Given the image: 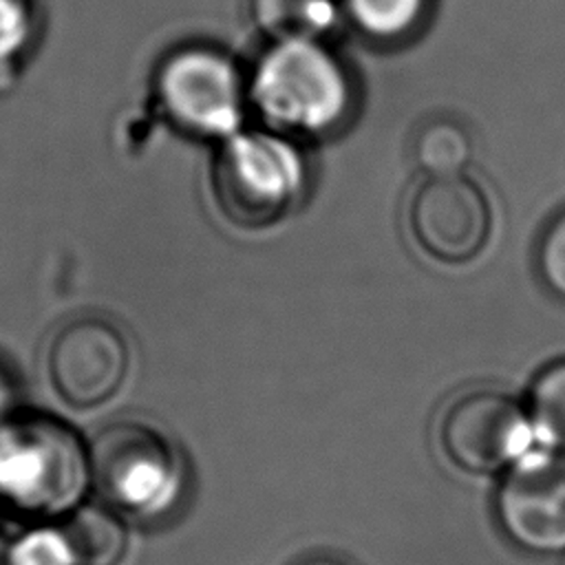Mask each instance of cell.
Returning <instances> with one entry per match:
<instances>
[{
    "instance_id": "1",
    "label": "cell",
    "mask_w": 565,
    "mask_h": 565,
    "mask_svg": "<svg viewBox=\"0 0 565 565\" xmlns=\"http://www.w3.org/2000/svg\"><path fill=\"white\" fill-rule=\"evenodd\" d=\"M90 483L88 448L62 419L26 413L0 426V501L22 516L71 514Z\"/></svg>"
},
{
    "instance_id": "2",
    "label": "cell",
    "mask_w": 565,
    "mask_h": 565,
    "mask_svg": "<svg viewBox=\"0 0 565 565\" xmlns=\"http://www.w3.org/2000/svg\"><path fill=\"white\" fill-rule=\"evenodd\" d=\"M249 99L280 132L324 135L349 115L353 88L342 62L322 42H274L256 62Z\"/></svg>"
},
{
    "instance_id": "3",
    "label": "cell",
    "mask_w": 565,
    "mask_h": 565,
    "mask_svg": "<svg viewBox=\"0 0 565 565\" xmlns=\"http://www.w3.org/2000/svg\"><path fill=\"white\" fill-rule=\"evenodd\" d=\"M305 161L294 143L274 132L227 137L212 166V192L221 214L236 227L278 223L302 199Z\"/></svg>"
},
{
    "instance_id": "4",
    "label": "cell",
    "mask_w": 565,
    "mask_h": 565,
    "mask_svg": "<svg viewBox=\"0 0 565 565\" xmlns=\"http://www.w3.org/2000/svg\"><path fill=\"white\" fill-rule=\"evenodd\" d=\"M90 483L113 508L150 516L179 492V459L172 444L150 424L115 422L88 446Z\"/></svg>"
},
{
    "instance_id": "5",
    "label": "cell",
    "mask_w": 565,
    "mask_h": 565,
    "mask_svg": "<svg viewBox=\"0 0 565 565\" xmlns=\"http://www.w3.org/2000/svg\"><path fill=\"white\" fill-rule=\"evenodd\" d=\"M157 95L174 126L214 139L236 135L247 97L234 60L212 46L172 53L159 71Z\"/></svg>"
},
{
    "instance_id": "6",
    "label": "cell",
    "mask_w": 565,
    "mask_h": 565,
    "mask_svg": "<svg viewBox=\"0 0 565 565\" xmlns=\"http://www.w3.org/2000/svg\"><path fill=\"white\" fill-rule=\"evenodd\" d=\"M534 430L523 406L494 388H477L448 404L439 444L448 461L470 475L508 472L527 452Z\"/></svg>"
},
{
    "instance_id": "7",
    "label": "cell",
    "mask_w": 565,
    "mask_h": 565,
    "mask_svg": "<svg viewBox=\"0 0 565 565\" xmlns=\"http://www.w3.org/2000/svg\"><path fill=\"white\" fill-rule=\"evenodd\" d=\"M130 364L124 333L102 318H77L51 340L46 366L55 393L75 408L110 399Z\"/></svg>"
},
{
    "instance_id": "8",
    "label": "cell",
    "mask_w": 565,
    "mask_h": 565,
    "mask_svg": "<svg viewBox=\"0 0 565 565\" xmlns=\"http://www.w3.org/2000/svg\"><path fill=\"white\" fill-rule=\"evenodd\" d=\"M503 534L530 554L565 552V459L536 455L512 466L494 499Z\"/></svg>"
},
{
    "instance_id": "9",
    "label": "cell",
    "mask_w": 565,
    "mask_h": 565,
    "mask_svg": "<svg viewBox=\"0 0 565 565\" xmlns=\"http://www.w3.org/2000/svg\"><path fill=\"white\" fill-rule=\"evenodd\" d=\"M417 245L441 263L475 258L490 234V205L483 190L461 177L426 179L408 205Z\"/></svg>"
},
{
    "instance_id": "10",
    "label": "cell",
    "mask_w": 565,
    "mask_h": 565,
    "mask_svg": "<svg viewBox=\"0 0 565 565\" xmlns=\"http://www.w3.org/2000/svg\"><path fill=\"white\" fill-rule=\"evenodd\" d=\"M60 530L73 552L75 565H117L126 552V527L121 519L104 505H77Z\"/></svg>"
},
{
    "instance_id": "11",
    "label": "cell",
    "mask_w": 565,
    "mask_h": 565,
    "mask_svg": "<svg viewBox=\"0 0 565 565\" xmlns=\"http://www.w3.org/2000/svg\"><path fill=\"white\" fill-rule=\"evenodd\" d=\"M475 152L470 130L446 115L422 121L411 139V157L428 179L461 177Z\"/></svg>"
},
{
    "instance_id": "12",
    "label": "cell",
    "mask_w": 565,
    "mask_h": 565,
    "mask_svg": "<svg viewBox=\"0 0 565 565\" xmlns=\"http://www.w3.org/2000/svg\"><path fill=\"white\" fill-rule=\"evenodd\" d=\"M254 24L274 42L318 40L335 18V0H249Z\"/></svg>"
},
{
    "instance_id": "13",
    "label": "cell",
    "mask_w": 565,
    "mask_h": 565,
    "mask_svg": "<svg viewBox=\"0 0 565 565\" xmlns=\"http://www.w3.org/2000/svg\"><path fill=\"white\" fill-rule=\"evenodd\" d=\"M527 417L539 441L565 452V358L536 373L530 386Z\"/></svg>"
},
{
    "instance_id": "14",
    "label": "cell",
    "mask_w": 565,
    "mask_h": 565,
    "mask_svg": "<svg viewBox=\"0 0 565 565\" xmlns=\"http://www.w3.org/2000/svg\"><path fill=\"white\" fill-rule=\"evenodd\" d=\"M428 0H342L351 22L369 38L399 40L424 20Z\"/></svg>"
},
{
    "instance_id": "15",
    "label": "cell",
    "mask_w": 565,
    "mask_h": 565,
    "mask_svg": "<svg viewBox=\"0 0 565 565\" xmlns=\"http://www.w3.org/2000/svg\"><path fill=\"white\" fill-rule=\"evenodd\" d=\"M4 565H75V558L60 527H33L13 541Z\"/></svg>"
},
{
    "instance_id": "16",
    "label": "cell",
    "mask_w": 565,
    "mask_h": 565,
    "mask_svg": "<svg viewBox=\"0 0 565 565\" xmlns=\"http://www.w3.org/2000/svg\"><path fill=\"white\" fill-rule=\"evenodd\" d=\"M536 269L545 287L565 300V210L545 225L539 238Z\"/></svg>"
},
{
    "instance_id": "17",
    "label": "cell",
    "mask_w": 565,
    "mask_h": 565,
    "mask_svg": "<svg viewBox=\"0 0 565 565\" xmlns=\"http://www.w3.org/2000/svg\"><path fill=\"white\" fill-rule=\"evenodd\" d=\"M29 0H0V64L18 55L31 38Z\"/></svg>"
},
{
    "instance_id": "18",
    "label": "cell",
    "mask_w": 565,
    "mask_h": 565,
    "mask_svg": "<svg viewBox=\"0 0 565 565\" xmlns=\"http://www.w3.org/2000/svg\"><path fill=\"white\" fill-rule=\"evenodd\" d=\"M13 404V388L7 375L0 371V426L9 419V408Z\"/></svg>"
},
{
    "instance_id": "19",
    "label": "cell",
    "mask_w": 565,
    "mask_h": 565,
    "mask_svg": "<svg viewBox=\"0 0 565 565\" xmlns=\"http://www.w3.org/2000/svg\"><path fill=\"white\" fill-rule=\"evenodd\" d=\"M296 565H349L347 561L338 558V556H329V554H318V556H309V558H302L300 563Z\"/></svg>"
}]
</instances>
